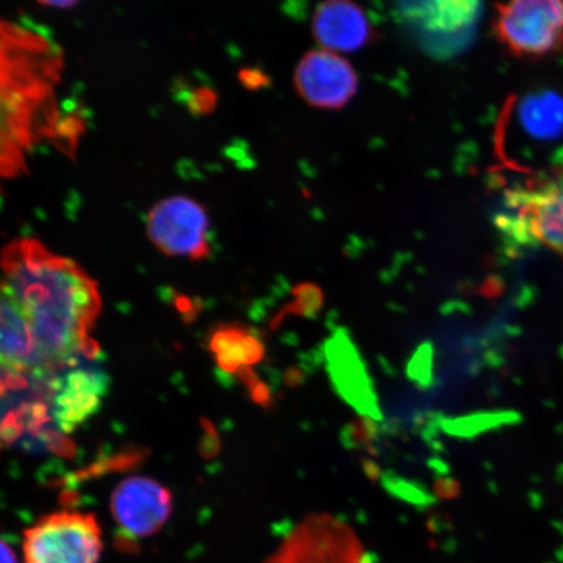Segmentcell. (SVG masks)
<instances>
[{"mask_svg":"<svg viewBox=\"0 0 563 563\" xmlns=\"http://www.w3.org/2000/svg\"><path fill=\"white\" fill-rule=\"evenodd\" d=\"M147 236L172 257L206 258L209 255V217L199 202L174 196L152 208L146 220Z\"/></svg>","mask_w":563,"mask_h":563,"instance_id":"cell-7","label":"cell"},{"mask_svg":"<svg viewBox=\"0 0 563 563\" xmlns=\"http://www.w3.org/2000/svg\"><path fill=\"white\" fill-rule=\"evenodd\" d=\"M492 31L514 58L563 53V0H503L495 5Z\"/></svg>","mask_w":563,"mask_h":563,"instance_id":"cell-3","label":"cell"},{"mask_svg":"<svg viewBox=\"0 0 563 563\" xmlns=\"http://www.w3.org/2000/svg\"><path fill=\"white\" fill-rule=\"evenodd\" d=\"M111 510L125 533L150 537L166 523L172 511L170 492L153 478L130 477L112 493Z\"/></svg>","mask_w":563,"mask_h":563,"instance_id":"cell-9","label":"cell"},{"mask_svg":"<svg viewBox=\"0 0 563 563\" xmlns=\"http://www.w3.org/2000/svg\"><path fill=\"white\" fill-rule=\"evenodd\" d=\"M3 562L4 563H18L16 559H15V554H13V552L9 551V549H7V545L3 544Z\"/></svg>","mask_w":563,"mask_h":563,"instance_id":"cell-15","label":"cell"},{"mask_svg":"<svg viewBox=\"0 0 563 563\" xmlns=\"http://www.w3.org/2000/svg\"><path fill=\"white\" fill-rule=\"evenodd\" d=\"M2 297L23 314L51 368L100 357L89 333L101 312L96 282L73 260L35 239H19L2 253Z\"/></svg>","mask_w":563,"mask_h":563,"instance_id":"cell-1","label":"cell"},{"mask_svg":"<svg viewBox=\"0 0 563 563\" xmlns=\"http://www.w3.org/2000/svg\"><path fill=\"white\" fill-rule=\"evenodd\" d=\"M97 358L82 357L47 373L45 398L56 432L74 433L100 410L109 389V376Z\"/></svg>","mask_w":563,"mask_h":563,"instance_id":"cell-6","label":"cell"},{"mask_svg":"<svg viewBox=\"0 0 563 563\" xmlns=\"http://www.w3.org/2000/svg\"><path fill=\"white\" fill-rule=\"evenodd\" d=\"M408 25L427 41L460 40L473 27L478 0H399Z\"/></svg>","mask_w":563,"mask_h":563,"instance_id":"cell-11","label":"cell"},{"mask_svg":"<svg viewBox=\"0 0 563 563\" xmlns=\"http://www.w3.org/2000/svg\"><path fill=\"white\" fill-rule=\"evenodd\" d=\"M102 549V530L95 514L53 511L26 528L23 563H100Z\"/></svg>","mask_w":563,"mask_h":563,"instance_id":"cell-4","label":"cell"},{"mask_svg":"<svg viewBox=\"0 0 563 563\" xmlns=\"http://www.w3.org/2000/svg\"><path fill=\"white\" fill-rule=\"evenodd\" d=\"M312 32L321 48L355 53L376 41L377 31L354 0H323L312 19Z\"/></svg>","mask_w":563,"mask_h":563,"instance_id":"cell-10","label":"cell"},{"mask_svg":"<svg viewBox=\"0 0 563 563\" xmlns=\"http://www.w3.org/2000/svg\"><path fill=\"white\" fill-rule=\"evenodd\" d=\"M294 86L312 108L340 110L357 93L358 77L342 55L319 48L302 56L295 68Z\"/></svg>","mask_w":563,"mask_h":563,"instance_id":"cell-8","label":"cell"},{"mask_svg":"<svg viewBox=\"0 0 563 563\" xmlns=\"http://www.w3.org/2000/svg\"><path fill=\"white\" fill-rule=\"evenodd\" d=\"M264 563H376L349 523L328 512L300 520Z\"/></svg>","mask_w":563,"mask_h":563,"instance_id":"cell-5","label":"cell"},{"mask_svg":"<svg viewBox=\"0 0 563 563\" xmlns=\"http://www.w3.org/2000/svg\"><path fill=\"white\" fill-rule=\"evenodd\" d=\"M499 230L517 245H541L563 258V161L506 194Z\"/></svg>","mask_w":563,"mask_h":563,"instance_id":"cell-2","label":"cell"},{"mask_svg":"<svg viewBox=\"0 0 563 563\" xmlns=\"http://www.w3.org/2000/svg\"><path fill=\"white\" fill-rule=\"evenodd\" d=\"M209 349L218 367L234 373L262 362L263 343L249 330L235 325L218 327L209 338Z\"/></svg>","mask_w":563,"mask_h":563,"instance_id":"cell-12","label":"cell"},{"mask_svg":"<svg viewBox=\"0 0 563 563\" xmlns=\"http://www.w3.org/2000/svg\"><path fill=\"white\" fill-rule=\"evenodd\" d=\"M37 2L42 5L51 7V9L66 10L79 3L80 0H37Z\"/></svg>","mask_w":563,"mask_h":563,"instance_id":"cell-14","label":"cell"},{"mask_svg":"<svg viewBox=\"0 0 563 563\" xmlns=\"http://www.w3.org/2000/svg\"><path fill=\"white\" fill-rule=\"evenodd\" d=\"M525 129L533 137L554 139L563 133V98L554 93L528 97L520 110Z\"/></svg>","mask_w":563,"mask_h":563,"instance_id":"cell-13","label":"cell"}]
</instances>
